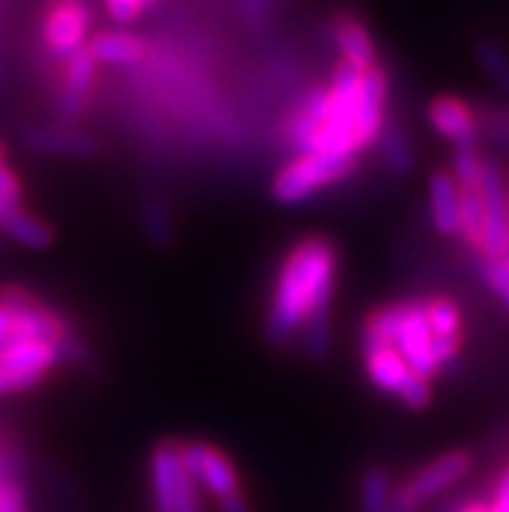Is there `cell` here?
Here are the masks:
<instances>
[{
  "label": "cell",
  "instance_id": "21",
  "mask_svg": "<svg viewBox=\"0 0 509 512\" xmlns=\"http://www.w3.org/2000/svg\"><path fill=\"white\" fill-rule=\"evenodd\" d=\"M395 502L393 479L385 468L372 466L359 481V512H390Z\"/></svg>",
  "mask_w": 509,
  "mask_h": 512
},
{
  "label": "cell",
  "instance_id": "23",
  "mask_svg": "<svg viewBox=\"0 0 509 512\" xmlns=\"http://www.w3.org/2000/svg\"><path fill=\"white\" fill-rule=\"evenodd\" d=\"M476 60L491 78V84L497 86L504 97H509V55L504 47L497 45L494 39H481L476 45Z\"/></svg>",
  "mask_w": 509,
  "mask_h": 512
},
{
  "label": "cell",
  "instance_id": "14",
  "mask_svg": "<svg viewBox=\"0 0 509 512\" xmlns=\"http://www.w3.org/2000/svg\"><path fill=\"white\" fill-rule=\"evenodd\" d=\"M21 138L37 154L71 156V159H89L99 154L97 138L63 125H29Z\"/></svg>",
  "mask_w": 509,
  "mask_h": 512
},
{
  "label": "cell",
  "instance_id": "22",
  "mask_svg": "<svg viewBox=\"0 0 509 512\" xmlns=\"http://www.w3.org/2000/svg\"><path fill=\"white\" fill-rule=\"evenodd\" d=\"M460 237L468 247L481 250L484 242V198L478 188H460Z\"/></svg>",
  "mask_w": 509,
  "mask_h": 512
},
{
  "label": "cell",
  "instance_id": "34",
  "mask_svg": "<svg viewBox=\"0 0 509 512\" xmlns=\"http://www.w3.org/2000/svg\"><path fill=\"white\" fill-rule=\"evenodd\" d=\"M8 341H13V318L11 312L0 305V346H6Z\"/></svg>",
  "mask_w": 509,
  "mask_h": 512
},
{
  "label": "cell",
  "instance_id": "11",
  "mask_svg": "<svg viewBox=\"0 0 509 512\" xmlns=\"http://www.w3.org/2000/svg\"><path fill=\"white\" fill-rule=\"evenodd\" d=\"M471 468V453H465V450H450V453L437 455L434 461L424 463L416 474L408 476V481L398 489V494L408 502V505L419 510L421 505L432 502L434 497H439L442 492L455 487L458 481H463Z\"/></svg>",
  "mask_w": 509,
  "mask_h": 512
},
{
  "label": "cell",
  "instance_id": "6",
  "mask_svg": "<svg viewBox=\"0 0 509 512\" xmlns=\"http://www.w3.org/2000/svg\"><path fill=\"white\" fill-rule=\"evenodd\" d=\"M0 305L11 312L13 341L16 338H34V341L58 344L63 349L65 362V346L71 344L76 333L55 307H50L45 299L16 284H8L0 289Z\"/></svg>",
  "mask_w": 509,
  "mask_h": 512
},
{
  "label": "cell",
  "instance_id": "29",
  "mask_svg": "<svg viewBox=\"0 0 509 512\" xmlns=\"http://www.w3.org/2000/svg\"><path fill=\"white\" fill-rule=\"evenodd\" d=\"M151 3H154V0H104V8H107L110 19H115L117 24H130V21H136Z\"/></svg>",
  "mask_w": 509,
  "mask_h": 512
},
{
  "label": "cell",
  "instance_id": "26",
  "mask_svg": "<svg viewBox=\"0 0 509 512\" xmlns=\"http://www.w3.org/2000/svg\"><path fill=\"white\" fill-rule=\"evenodd\" d=\"M276 3L278 0H239V21H242L250 32H260V29H265V26L271 24Z\"/></svg>",
  "mask_w": 509,
  "mask_h": 512
},
{
  "label": "cell",
  "instance_id": "19",
  "mask_svg": "<svg viewBox=\"0 0 509 512\" xmlns=\"http://www.w3.org/2000/svg\"><path fill=\"white\" fill-rule=\"evenodd\" d=\"M0 234H3V240H11L29 250H47L55 240L50 224L24 208V203L8 208V214L0 221Z\"/></svg>",
  "mask_w": 509,
  "mask_h": 512
},
{
  "label": "cell",
  "instance_id": "25",
  "mask_svg": "<svg viewBox=\"0 0 509 512\" xmlns=\"http://www.w3.org/2000/svg\"><path fill=\"white\" fill-rule=\"evenodd\" d=\"M143 227L151 240L164 245V242L172 240V214H169V206L159 198H151L143 206Z\"/></svg>",
  "mask_w": 509,
  "mask_h": 512
},
{
  "label": "cell",
  "instance_id": "2",
  "mask_svg": "<svg viewBox=\"0 0 509 512\" xmlns=\"http://www.w3.org/2000/svg\"><path fill=\"white\" fill-rule=\"evenodd\" d=\"M359 169V156L299 154L278 169L271 182L273 201L281 206H299L312 195L348 180Z\"/></svg>",
  "mask_w": 509,
  "mask_h": 512
},
{
  "label": "cell",
  "instance_id": "38",
  "mask_svg": "<svg viewBox=\"0 0 509 512\" xmlns=\"http://www.w3.org/2000/svg\"><path fill=\"white\" fill-rule=\"evenodd\" d=\"M502 297H504V305H507V310H509V289L502 294Z\"/></svg>",
  "mask_w": 509,
  "mask_h": 512
},
{
  "label": "cell",
  "instance_id": "8",
  "mask_svg": "<svg viewBox=\"0 0 509 512\" xmlns=\"http://www.w3.org/2000/svg\"><path fill=\"white\" fill-rule=\"evenodd\" d=\"M180 453L200 492H206L216 502L242 492L237 466L221 448L203 440H185L180 442Z\"/></svg>",
  "mask_w": 509,
  "mask_h": 512
},
{
  "label": "cell",
  "instance_id": "24",
  "mask_svg": "<svg viewBox=\"0 0 509 512\" xmlns=\"http://www.w3.org/2000/svg\"><path fill=\"white\" fill-rule=\"evenodd\" d=\"M484 164L486 159L478 154V149H455L450 175L455 177L458 188H478L484 177Z\"/></svg>",
  "mask_w": 509,
  "mask_h": 512
},
{
  "label": "cell",
  "instance_id": "7",
  "mask_svg": "<svg viewBox=\"0 0 509 512\" xmlns=\"http://www.w3.org/2000/svg\"><path fill=\"white\" fill-rule=\"evenodd\" d=\"M400 325L395 336V349L406 359L413 375L424 377L426 383H434V377L442 372L437 362V338L426 323L424 302L421 299H400Z\"/></svg>",
  "mask_w": 509,
  "mask_h": 512
},
{
  "label": "cell",
  "instance_id": "30",
  "mask_svg": "<svg viewBox=\"0 0 509 512\" xmlns=\"http://www.w3.org/2000/svg\"><path fill=\"white\" fill-rule=\"evenodd\" d=\"M484 281L494 294H504L509 289V255L499 260H486Z\"/></svg>",
  "mask_w": 509,
  "mask_h": 512
},
{
  "label": "cell",
  "instance_id": "5",
  "mask_svg": "<svg viewBox=\"0 0 509 512\" xmlns=\"http://www.w3.org/2000/svg\"><path fill=\"white\" fill-rule=\"evenodd\" d=\"M58 364H65L58 344L34 338L8 341L6 346H0V398L37 388Z\"/></svg>",
  "mask_w": 509,
  "mask_h": 512
},
{
  "label": "cell",
  "instance_id": "1",
  "mask_svg": "<svg viewBox=\"0 0 509 512\" xmlns=\"http://www.w3.org/2000/svg\"><path fill=\"white\" fill-rule=\"evenodd\" d=\"M338 286V247L330 237L310 234L289 247L276 273L263 336L284 346L302 333L304 351L312 359L330 354V318Z\"/></svg>",
  "mask_w": 509,
  "mask_h": 512
},
{
  "label": "cell",
  "instance_id": "3",
  "mask_svg": "<svg viewBox=\"0 0 509 512\" xmlns=\"http://www.w3.org/2000/svg\"><path fill=\"white\" fill-rule=\"evenodd\" d=\"M149 484L154 512H203L200 487L182 461L180 440L156 445L149 461Z\"/></svg>",
  "mask_w": 509,
  "mask_h": 512
},
{
  "label": "cell",
  "instance_id": "37",
  "mask_svg": "<svg viewBox=\"0 0 509 512\" xmlns=\"http://www.w3.org/2000/svg\"><path fill=\"white\" fill-rule=\"evenodd\" d=\"M8 208H11V206H8V203H3V201H0V221H3V216L8 214Z\"/></svg>",
  "mask_w": 509,
  "mask_h": 512
},
{
  "label": "cell",
  "instance_id": "16",
  "mask_svg": "<svg viewBox=\"0 0 509 512\" xmlns=\"http://www.w3.org/2000/svg\"><path fill=\"white\" fill-rule=\"evenodd\" d=\"M89 52L99 65H115V68H130L146 60L149 42L141 34L125 32V29H104L89 37Z\"/></svg>",
  "mask_w": 509,
  "mask_h": 512
},
{
  "label": "cell",
  "instance_id": "4",
  "mask_svg": "<svg viewBox=\"0 0 509 512\" xmlns=\"http://www.w3.org/2000/svg\"><path fill=\"white\" fill-rule=\"evenodd\" d=\"M94 11L89 0H45L39 13V37L45 55L58 65L71 60L78 50L89 45Z\"/></svg>",
  "mask_w": 509,
  "mask_h": 512
},
{
  "label": "cell",
  "instance_id": "15",
  "mask_svg": "<svg viewBox=\"0 0 509 512\" xmlns=\"http://www.w3.org/2000/svg\"><path fill=\"white\" fill-rule=\"evenodd\" d=\"M330 32H333V42H336V50L341 52L343 63H348L361 73L372 71L374 65H380L372 32H369V26L359 16L346 11L338 13L336 19H333V26H330Z\"/></svg>",
  "mask_w": 509,
  "mask_h": 512
},
{
  "label": "cell",
  "instance_id": "35",
  "mask_svg": "<svg viewBox=\"0 0 509 512\" xmlns=\"http://www.w3.org/2000/svg\"><path fill=\"white\" fill-rule=\"evenodd\" d=\"M458 512H489V505H486V502L471 500V502H465Z\"/></svg>",
  "mask_w": 509,
  "mask_h": 512
},
{
  "label": "cell",
  "instance_id": "27",
  "mask_svg": "<svg viewBox=\"0 0 509 512\" xmlns=\"http://www.w3.org/2000/svg\"><path fill=\"white\" fill-rule=\"evenodd\" d=\"M395 398L411 411L429 409V403H432V383H426L424 377L419 375H411Z\"/></svg>",
  "mask_w": 509,
  "mask_h": 512
},
{
  "label": "cell",
  "instance_id": "31",
  "mask_svg": "<svg viewBox=\"0 0 509 512\" xmlns=\"http://www.w3.org/2000/svg\"><path fill=\"white\" fill-rule=\"evenodd\" d=\"M0 512H26L24 489L19 487V481L8 476L0 484Z\"/></svg>",
  "mask_w": 509,
  "mask_h": 512
},
{
  "label": "cell",
  "instance_id": "20",
  "mask_svg": "<svg viewBox=\"0 0 509 512\" xmlns=\"http://www.w3.org/2000/svg\"><path fill=\"white\" fill-rule=\"evenodd\" d=\"M377 151H380V159L393 175L403 177L408 175L413 169V162H416V156H413V146L408 141L406 130L400 128L395 120H387L385 128H382L380 138H377Z\"/></svg>",
  "mask_w": 509,
  "mask_h": 512
},
{
  "label": "cell",
  "instance_id": "12",
  "mask_svg": "<svg viewBox=\"0 0 509 512\" xmlns=\"http://www.w3.org/2000/svg\"><path fill=\"white\" fill-rule=\"evenodd\" d=\"M429 125L439 138L450 141L455 149H476L481 138V115L471 104L452 94H439L426 107Z\"/></svg>",
  "mask_w": 509,
  "mask_h": 512
},
{
  "label": "cell",
  "instance_id": "18",
  "mask_svg": "<svg viewBox=\"0 0 509 512\" xmlns=\"http://www.w3.org/2000/svg\"><path fill=\"white\" fill-rule=\"evenodd\" d=\"M429 216L439 237H460V188L450 172H434L429 180Z\"/></svg>",
  "mask_w": 509,
  "mask_h": 512
},
{
  "label": "cell",
  "instance_id": "32",
  "mask_svg": "<svg viewBox=\"0 0 509 512\" xmlns=\"http://www.w3.org/2000/svg\"><path fill=\"white\" fill-rule=\"evenodd\" d=\"M489 512H509V468L499 476L497 489H494V500H491Z\"/></svg>",
  "mask_w": 509,
  "mask_h": 512
},
{
  "label": "cell",
  "instance_id": "17",
  "mask_svg": "<svg viewBox=\"0 0 509 512\" xmlns=\"http://www.w3.org/2000/svg\"><path fill=\"white\" fill-rule=\"evenodd\" d=\"M361 359H364V372L374 388L385 396H398L400 388L406 385L408 377L413 375L408 370L406 359L400 357L395 346H359Z\"/></svg>",
  "mask_w": 509,
  "mask_h": 512
},
{
  "label": "cell",
  "instance_id": "39",
  "mask_svg": "<svg viewBox=\"0 0 509 512\" xmlns=\"http://www.w3.org/2000/svg\"><path fill=\"white\" fill-rule=\"evenodd\" d=\"M507 201H509V180H507Z\"/></svg>",
  "mask_w": 509,
  "mask_h": 512
},
{
  "label": "cell",
  "instance_id": "13",
  "mask_svg": "<svg viewBox=\"0 0 509 512\" xmlns=\"http://www.w3.org/2000/svg\"><path fill=\"white\" fill-rule=\"evenodd\" d=\"M421 302H424L426 323L437 338V362L442 370H447L450 364L458 362L463 351V312L455 299L442 294L426 297Z\"/></svg>",
  "mask_w": 509,
  "mask_h": 512
},
{
  "label": "cell",
  "instance_id": "28",
  "mask_svg": "<svg viewBox=\"0 0 509 512\" xmlns=\"http://www.w3.org/2000/svg\"><path fill=\"white\" fill-rule=\"evenodd\" d=\"M0 201L8 206H21L24 201V182L8 164L6 156H0Z\"/></svg>",
  "mask_w": 509,
  "mask_h": 512
},
{
  "label": "cell",
  "instance_id": "9",
  "mask_svg": "<svg viewBox=\"0 0 509 512\" xmlns=\"http://www.w3.org/2000/svg\"><path fill=\"white\" fill-rule=\"evenodd\" d=\"M481 198H484V242L481 260H499L509 255V201L507 177L499 159H486L481 177Z\"/></svg>",
  "mask_w": 509,
  "mask_h": 512
},
{
  "label": "cell",
  "instance_id": "10",
  "mask_svg": "<svg viewBox=\"0 0 509 512\" xmlns=\"http://www.w3.org/2000/svg\"><path fill=\"white\" fill-rule=\"evenodd\" d=\"M97 73L99 63L89 52V45L60 65L58 99H55L58 125L71 128V125H76L84 117V112L89 110L91 97H94V89H97Z\"/></svg>",
  "mask_w": 509,
  "mask_h": 512
},
{
  "label": "cell",
  "instance_id": "33",
  "mask_svg": "<svg viewBox=\"0 0 509 512\" xmlns=\"http://www.w3.org/2000/svg\"><path fill=\"white\" fill-rule=\"evenodd\" d=\"M219 512H252L250 502L245 500V494H232V497H226V500L219 502Z\"/></svg>",
  "mask_w": 509,
  "mask_h": 512
},
{
  "label": "cell",
  "instance_id": "36",
  "mask_svg": "<svg viewBox=\"0 0 509 512\" xmlns=\"http://www.w3.org/2000/svg\"><path fill=\"white\" fill-rule=\"evenodd\" d=\"M390 512H416V507L408 505V502L398 494V489H395V502H393V510Z\"/></svg>",
  "mask_w": 509,
  "mask_h": 512
}]
</instances>
